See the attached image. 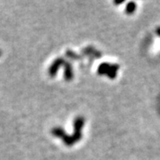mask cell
Wrapping results in <instances>:
<instances>
[{
  "label": "cell",
  "mask_w": 160,
  "mask_h": 160,
  "mask_svg": "<svg viewBox=\"0 0 160 160\" xmlns=\"http://www.w3.org/2000/svg\"><path fill=\"white\" fill-rule=\"evenodd\" d=\"M136 3L135 2H129L127 5H126V14H128V15H131L134 12L136 11Z\"/></svg>",
  "instance_id": "5b68a950"
},
{
  "label": "cell",
  "mask_w": 160,
  "mask_h": 160,
  "mask_svg": "<svg viewBox=\"0 0 160 160\" xmlns=\"http://www.w3.org/2000/svg\"><path fill=\"white\" fill-rule=\"evenodd\" d=\"M65 59L62 57H59L57 59H55L53 61V62L52 63V65L49 67L48 69V75L50 77H54L55 75L57 74L58 70L61 68V66H62L64 62H65Z\"/></svg>",
  "instance_id": "3957f363"
},
{
  "label": "cell",
  "mask_w": 160,
  "mask_h": 160,
  "mask_svg": "<svg viewBox=\"0 0 160 160\" xmlns=\"http://www.w3.org/2000/svg\"><path fill=\"white\" fill-rule=\"evenodd\" d=\"M125 2V0H120V1H114L115 5H121Z\"/></svg>",
  "instance_id": "ba28073f"
},
{
  "label": "cell",
  "mask_w": 160,
  "mask_h": 160,
  "mask_svg": "<svg viewBox=\"0 0 160 160\" xmlns=\"http://www.w3.org/2000/svg\"><path fill=\"white\" fill-rule=\"evenodd\" d=\"M66 55L69 58H70V59H72V60H78L80 58L79 56H78L74 52L71 51V50H68V51L66 52Z\"/></svg>",
  "instance_id": "52a82bcc"
},
{
  "label": "cell",
  "mask_w": 160,
  "mask_h": 160,
  "mask_svg": "<svg viewBox=\"0 0 160 160\" xmlns=\"http://www.w3.org/2000/svg\"><path fill=\"white\" fill-rule=\"evenodd\" d=\"M119 68V65L116 63L111 64L109 62H102L98 67L97 73L98 75H101V76L102 75L108 76L110 79H115Z\"/></svg>",
  "instance_id": "7a4b0ae2"
},
{
  "label": "cell",
  "mask_w": 160,
  "mask_h": 160,
  "mask_svg": "<svg viewBox=\"0 0 160 160\" xmlns=\"http://www.w3.org/2000/svg\"><path fill=\"white\" fill-rule=\"evenodd\" d=\"M156 32H157V34L158 35V36L160 37V27L157 28V29H156Z\"/></svg>",
  "instance_id": "9c48e42d"
},
{
  "label": "cell",
  "mask_w": 160,
  "mask_h": 160,
  "mask_svg": "<svg viewBox=\"0 0 160 160\" xmlns=\"http://www.w3.org/2000/svg\"><path fill=\"white\" fill-rule=\"evenodd\" d=\"M64 66V79L66 80L67 82H69L73 79V68H72V65L71 63L65 61V62L63 64Z\"/></svg>",
  "instance_id": "277c9868"
},
{
  "label": "cell",
  "mask_w": 160,
  "mask_h": 160,
  "mask_svg": "<svg viewBox=\"0 0 160 160\" xmlns=\"http://www.w3.org/2000/svg\"><path fill=\"white\" fill-rule=\"evenodd\" d=\"M83 52L84 53H86V54H91V53H93V54H95L97 58H100L101 57V55H102V53L101 52H96L92 47H87L86 49H84L83 50Z\"/></svg>",
  "instance_id": "8992f818"
},
{
  "label": "cell",
  "mask_w": 160,
  "mask_h": 160,
  "mask_svg": "<svg viewBox=\"0 0 160 160\" xmlns=\"http://www.w3.org/2000/svg\"><path fill=\"white\" fill-rule=\"evenodd\" d=\"M84 125H85V118L82 116H79L77 117L74 120V133L72 135H68L60 126L53 127L51 130V132L53 136L61 138L66 146H72L77 142H79L82 139V128Z\"/></svg>",
  "instance_id": "6da1fadb"
},
{
  "label": "cell",
  "mask_w": 160,
  "mask_h": 160,
  "mask_svg": "<svg viewBox=\"0 0 160 160\" xmlns=\"http://www.w3.org/2000/svg\"><path fill=\"white\" fill-rule=\"evenodd\" d=\"M1 55H2V51L0 50V56H1Z\"/></svg>",
  "instance_id": "30bf717a"
}]
</instances>
